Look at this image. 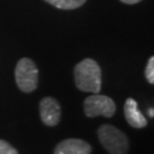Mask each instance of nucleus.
Instances as JSON below:
<instances>
[{"label":"nucleus","mask_w":154,"mask_h":154,"mask_svg":"<svg viewBox=\"0 0 154 154\" xmlns=\"http://www.w3.org/2000/svg\"><path fill=\"white\" fill-rule=\"evenodd\" d=\"M145 77L146 80L149 81L151 85L154 83V57H149V60L147 61L146 64V69H145Z\"/></svg>","instance_id":"9"},{"label":"nucleus","mask_w":154,"mask_h":154,"mask_svg":"<svg viewBox=\"0 0 154 154\" xmlns=\"http://www.w3.org/2000/svg\"><path fill=\"white\" fill-rule=\"evenodd\" d=\"M125 116L127 122L134 128L142 129L147 126V119L144 116V114L138 110V104L135 99L128 98L125 103Z\"/></svg>","instance_id":"7"},{"label":"nucleus","mask_w":154,"mask_h":154,"mask_svg":"<svg viewBox=\"0 0 154 154\" xmlns=\"http://www.w3.org/2000/svg\"><path fill=\"white\" fill-rule=\"evenodd\" d=\"M0 154H18V152L8 142L0 139Z\"/></svg>","instance_id":"10"},{"label":"nucleus","mask_w":154,"mask_h":154,"mask_svg":"<svg viewBox=\"0 0 154 154\" xmlns=\"http://www.w3.org/2000/svg\"><path fill=\"white\" fill-rule=\"evenodd\" d=\"M120 1L123 4H127V5H135V4H137L142 0H120Z\"/></svg>","instance_id":"11"},{"label":"nucleus","mask_w":154,"mask_h":154,"mask_svg":"<svg viewBox=\"0 0 154 154\" xmlns=\"http://www.w3.org/2000/svg\"><path fill=\"white\" fill-rule=\"evenodd\" d=\"M91 145L82 139L69 138L58 144L54 154H90Z\"/></svg>","instance_id":"6"},{"label":"nucleus","mask_w":154,"mask_h":154,"mask_svg":"<svg viewBox=\"0 0 154 154\" xmlns=\"http://www.w3.org/2000/svg\"><path fill=\"white\" fill-rule=\"evenodd\" d=\"M83 111H85V114L88 118H96L98 116L111 118L114 116L116 106L113 99L109 96L94 94L85 99Z\"/></svg>","instance_id":"4"},{"label":"nucleus","mask_w":154,"mask_h":154,"mask_svg":"<svg viewBox=\"0 0 154 154\" xmlns=\"http://www.w3.org/2000/svg\"><path fill=\"white\" fill-rule=\"evenodd\" d=\"M17 87L23 93H32L38 87L39 71L35 63L30 58H21L15 69Z\"/></svg>","instance_id":"3"},{"label":"nucleus","mask_w":154,"mask_h":154,"mask_svg":"<svg viewBox=\"0 0 154 154\" xmlns=\"http://www.w3.org/2000/svg\"><path fill=\"white\" fill-rule=\"evenodd\" d=\"M40 118L46 126L55 127L61 120V106L53 97H45L39 104Z\"/></svg>","instance_id":"5"},{"label":"nucleus","mask_w":154,"mask_h":154,"mask_svg":"<svg viewBox=\"0 0 154 154\" xmlns=\"http://www.w3.org/2000/svg\"><path fill=\"white\" fill-rule=\"evenodd\" d=\"M74 81L79 90L99 94L102 89V70L91 58L82 60L74 67Z\"/></svg>","instance_id":"1"},{"label":"nucleus","mask_w":154,"mask_h":154,"mask_svg":"<svg viewBox=\"0 0 154 154\" xmlns=\"http://www.w3.org/2000/svg\"><path fill=\"white\" fill-rule=\"evenodd\" d=\"M45 1L58 9L72 11V9H77L79 7H81L87 0H45Z\"/></svg>","instance_id":"8"},{"label":"nucleus","mask_w":154,"mask_h":154,"mask_svg":"<svg viewBox=\"0 0 154 154\" xmlns=\"http://www.w3.org/2000/svg\"><path fill=\"white\" fill-rule=\"evenodd\" d=\"M147 114H149L151 118H153V116H154V111H153V109H152V107L147 110Z\"/></svg>","instance_id":"12"},{"label":"nucleus","mask_w":154,"mask_h":154,"mask_svg":"<svg viewBox=\"0 0 154 154\" xmlns=\"http://www.w3.org/2000/svg\"><path fill=\"white\" fill-rule=\"evenodd\" d=\"M98 139L109 153L111 154H126L129 149L128 138L120 129L112 125H103L99 127Z\"/></svg>","instance_id":"2"}]
</instances>
